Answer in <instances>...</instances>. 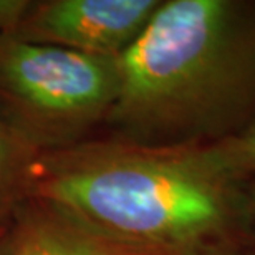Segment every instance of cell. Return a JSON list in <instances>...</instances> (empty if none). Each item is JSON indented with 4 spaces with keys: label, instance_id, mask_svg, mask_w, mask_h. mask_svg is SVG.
Here are the masks:
<instances>
[{
    "label": "cell",
    "instance_id": "obj_10",
    "mask_svg": "<svg viewBox=\"0 0 255 255\" xmlns=\"http://www.w3.org/2000/svg\"><path fill=\"white\" fill-rule=\"evenodd\" d=\"M247 216L252 219V224H254V229H255V192L247 201Z\"/></svg>",
    "mask_w": 255,
    "mask_h": 255
},
{
    "label": "cell",
    "instance_id": "obj_5",
    "mask_svg": "<svg viewBox=\"0 0 255 255\" xmlns=\"http://www.w3.org/2000/svg\"><path fill=\"white\" fill-rule=\"evenodd\" d=\"M0 255H186L113 237L45 199L28 197L8 217Z\"/></svg>",
    "mask_w": 255,
    "mask_h": 255
},
{
    "label": "cell",
    "instance_id": "obj_4",
    "mask_svg": "<svg viewBox=\"0 0 255 255\" xmlns=\"http://www.w3.org/2000/svg\"><path fill=\"white\" fill-rule=\"evenodd\" d=\"M159 0L30 2L12 37L73 52L121 57L144 32Z\"/></svg>",
    "mask_w": 255,
    "mask_h": 255
},
{
    "label": "cell",
    "instance_id": "obj_6",
    "mask_svg": "<svg viewBox=\"0 0 255 255\" xmlns=\"http://www.w3.org/2000/svg\"><path fill=\"white\" fill-rule=\"evenodd\" d=\"M40 152L27 144L0 118V221L30 197Z\"/></svg>",
    "mask_w": 255,
    "mask_h": 255
},
{
    "label": "cell",
    "instance_id": "obj_3",
    "mask_svg": "<svg viewBox=\"0 0 255 255\" xmlns=\"http://www.w3.org/2000/svg\"><path fill=\"white\" fill-rule=\"evenodd\" d=\"M120 88V57L0 35V118L40 154L88 141Z\"/></svg>",
    "mask_w": 255,
    "mask_h": 255
},
{
    "label": "cell",
    "instance_id": "obj_1",
    "mask_svg": "<svg viewBox=\"0 0 255 255\" xmlns=\"http://www.w3.org/2000/svg\"><path fill=\"white\" fill-rule=\"evenodd\" d=\"M121 88L105 125L149 146L204 144L255 118V10L232 0L161 2L120 57Z\"/></svg>",
    "mask_w": 255,
    "mask_h": 255
},
{
    "label": "cell",
    "instance_id": "obj_8",
    "mask_svg": "<svg viewBox=\"0 0 255 255\" xmlns=\"http://www.w3.org/2000/svg\"><path fill=\"white\" fill-rule=\"evenodd\" d=\"M28 5L30 0H0V35H13Z\"/></svg>",
    "mask_w": 255,
    "mask_h": 255
},
{
    "label": "cell",
    "instance_id": "obj_2",
    "mask_svg": "<svg viewBox=\"0 0 255 255\" xmlns=\"http://www.w3.org/2000/svg\"><path fill=\"white\" fill-rule=\"evenodd\" d=\"M30 197L60 204L113 237L179 254L222 246L247 216L239 182L219 171L206 142L90 137L40 154Z\"/></svg>",
    "mask_w": 255,
    "mask_h": 255
},
{
    "label": "cell",
    "instance_id": "obj_11",
    "mask_svg": "<svg viewBox=\"0 0 255 255\" xmlns=\"http://www.w3.org/2000/svg\"><path fill=\"white\" fill-rule=\"evenodd\" d=\"M7 229H8V219H3V221H0V247H2L5 234H7Z\"/></svg>",
    "mask_w": 255,
    "mask_h": 255
},
{
    "label": "cell",
    "instance_id": "obj_9",
    "mask_svg": "<svg viewBox=\"0 0 255 255\" xmlns=\"http://www.w3.org/2000/svg\"><path fill=\"white\" fill-rule=\"evenodd\" d=\"M186 255H244V254H237V252H234V251H227V249H224V244H222V246L199 249V251L189 252V254H186Z\"/></svg>",
    "mask_w": 255,
    "mask_h": 255
},
{
    "label": "cell",
    "instance_id": "obj_7",
    "mask_svg": "<svg viewBox=\"0 0 255 255\" xmlns=\"http://www.w3.org/2000/svg\"><path fill=\"white\" fill-rule=\"evenodd\" d=\"M206 146L214 164L234 182L255 174V118L236 134Z\"/></svg>",
    "mask_w": 255,
    "mask_h": 255
}]
</instances>
